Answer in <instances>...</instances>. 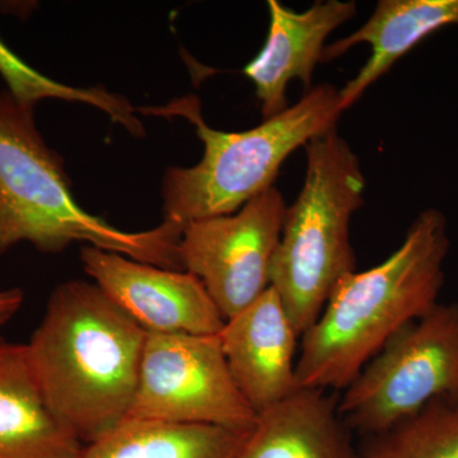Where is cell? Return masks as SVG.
Returning a JSON list of instances; mask_svg holds the SVG:
<instances>
[{
  "instance_id": "7",
  "label": "cell",
  "mask_w": 458,
  "mask_h": 458,
  "mask_svg": "<svg viewBox=\"0 0 458 458\" xmlns=\"http://www.w3.org/2000/svg\"><path fill=\"white\" fill-rule=\"evenodd\" d=\"M256 418L232 378L219 334H148L126 420L250 430Z\"/></svg>"
},
{
  "instance_id": "10",
  "label": "cell",
  "mask_w": 458,
  "mask_h": 458,
  "mask_svg": "<svg viewBox=\"0 0 458 458\" xmlns=\"http://www.w3.org/2000/svg\"><path fill=\"white\" fill-rule=\"evenodd\" d=\"M219 337L232 378L256 414L298 390L301 336L271 286L225 319Z\"/></svg>"
},
{
  "instance_id": "17",
  "label": "cell",
  "mask_w": 458,
  "mask_h": 458,
  "mask_svg": "<svg viewBox=\"0 0 458 458\" xmlns=\"http://www.w3.org/2000/svg\"><path fill=\"white\" fill-rule=\"evenodd\" d=\"M25 302V293L21 288H9L0 291V343L4 342L2 330L14 316L22 309Z\"/></svg>"
},
{
  "instance_id": "1",
  "label": "cell",
  "mask_w": 458,
  "mask_h": 458,
  "mask_svg": "<svg viewBox=\"0 0 458 458\" xmlns=\"http://www.w3.org/2000/svg\"><path fill=\"white\" fill-rule=\"evenodd\" d=\"M147 336L95 283L68 280L51 292L27 352L51 411L83 445L128 419Z\"/></svg>"
},
{
  "instance_id": "11",
  "label": "cell",
  "mask_w": 458,
  "mask_h": 458,
  "mask_svg": "<svg viewBox=\"0 0 458 458\" xmlns=\"http://www.w3.org/2000/svg\"><path fill=\"white\" fill-rule=\"evenodd\" d=\"M267 8V41L243 68V74L254 83L264 120L288 108L286 89L292 81H301L306 92L312 89L313 72L322 63L327 36L354 18L357 3L325 0L295 12L278 0H269Z\"/></svg>"
},
{
  "instance_id": "6",
  "label": "cell",
  "mask_w": 458,
  "mask_h": 458,
  "mask_svg": "<svg viewBox=\"0 0 458 458\" xmlns=\"http://www.w3.org/2000/svg\"><path fill=\"white\" fill-rule=\"evenodd\" d=\"M458 400V303H438L385 344L344 390L351 430L376 436L437 400Z\"/></svg>"
},
{
  "instance_id": "13",
  "label": "cell",
  "mask_w": 458,
  "mask_h": 458,
  "mask_svg": "<svg viewBox=\"0 0 458 458\" xmlns=\"http://www.w3.org/2000/svg\"><path fill=\"white\" fill-rule=\"evenodd\" d=\"M234 458H360L337 403L327 391L298 388L258 414Z\"/></svg>"
},
{
  "instance_id": "12",
  "label": "cell",
  "mask_w": 458,
  "mask_h": 458,
  "mask_svg": "<svg viewBox=\"0 0 458 458\" xmlns=\"http://www.w3.org/2000/svg\"><path fill=\"white\" fill-rule=\"evenodd\" d=\"M447 26H458V0H379L358 31L325 47L322 63L364 42L372 49L366 64L339 89L343 113L419 42Z\"/></svg>"
},
{
  "instance_id": "15",
  "label": "cell",
  "mask_w": 458,
  "mask_h": 458,
  "mask_svg": "<svg viewBox=\"0 0 458 458\" xmlns=\"http://www.w3.org/2000/svg\"><path fill=\"white\" fill-rule=\"evenodd\" d=\"M250 430L125 420L84 445L82 458H234Z\"/></svg>"
},
{
  "instance_id": "16",
  "label": "cell",
  "mask_w": 458,
  "mask_h": 458,
  "mask_svg": "<svg viewBox=\"0 0 458 458\" xmlns=\"http://www.w3.org/2000/svg\"><path fill=\"white\" fill-rule=\"evenodd\" d=\"M360 458H458V400L434 401L414 417L369 437Z\"/></svg>"
},
{
  "instance_id": "2",
  "label": "cell",
  "mask_w": 458,
  "mask_h": 458,
  "mask_svg": "<svg viewBox=\"0 0 458 458\" xmlns=\"http://www.w3.org/2000/svg\"><path fill=\"white\" fill-rule=\"evenodd\" d=\"M450 246L445 214L428 208L385 261L346 276L301 337L298 388L345 390L391 337L437 306Z\"/></svg>"
},
{
  "instance_id": "5",
  "label": "cell",
  "mask_w": 458,
  "mask_h": 458,
  "mask_svg": "<svg viewBox=\"0 0 458 458\" xmlns=\"http://www.w3.org/2000/svg\"><path fill=\"white\" fill-rule=\"evenodd\" d=\"M304 148L302 190L286 208L270 274V286L301 337L337 284L357 270L351 222L364 203L366 188L360 158L336 128Z\"/></svg>"
},
{
  "instance_id": "4",
  "label": "cell",
  "mask_w": 458,
  "mask_h": 458,
  "mask_svg": "<svg viewBox=\"0 0 458 458\" xmlns=\"http://www.w3.org/2000/svg\"><path fill=\"white\" fill-rule=\"evenodd\" d=\"M156 116H179L195 126L204 147L191 167H170L162 179L164 221L185 225L199 219L236 213L273 188L280 167L294 150L335 129L343 110L339 89L319 84L259 126L240 132L216 131L203 119L197 96L167 106L138 108Z\"/></svg>"
},
{
  "instance_id": "3",
  "label": "cell",
  "mask_w": 458,
  "mask_h": 458,
  "mask_svg": "<svg viewBox=\"0 0 458 458\" xmlns=\"http://www.w3.org/2000/svg\"><path fill=\"white\" fill-rule=\"evenodd\" d=\"M35 108L0 92V256L22 242L59 254L73 243L98 247L164 269L182 270L183 225L164 221L123 231L75 200L64 161L36 126Z\"/></svg>"
},
{
  "instance_id": "9",
  "label": "cell",
  "mask_w": 458,
  "mask_h": 458,
  "mask_svg": "<svg viewBox=\"0 0 458 458\" xmlns=\"http://www.w3.org/2000/svg\"><path fill=\"white\" fill-rule=\"evenodd\" d=\"M87 276L148 334L216 335L225 327L203 283L185 270L164 269L98 247L83 246Z\"/></svg>"
},
{
  "instance_id": "8",
  "label": "cell",
  "mask_w": 458,
  "mask_h": 458,
  "mask_svg": "<svg viewBox=\"0 0 458 458\" xmlns=\"http://www.w3.org/2000/svg\"><path fill=\"white\" fill-rule=\"evenodd\" d=\"M286 208L282 192L273 186L236 213L183 225L181 267L203 283L225 319L270 288Z\"/></svg>"
},
{
  "instance_id": "14",
  "label": "cell",
  "mask_w": 458,
  "mask_h": 458,
  "mask_svg": "<svg viewBox=\"0 0 458 458\" xmlns=\"http://www.w3.org/2000/svg\"><path fill=\"white\" fill-rule=\"evenodd\" d=\"M83 450L47 405L26 344L0 343V458H82Z\"/></svg>"
}]
</instances>
